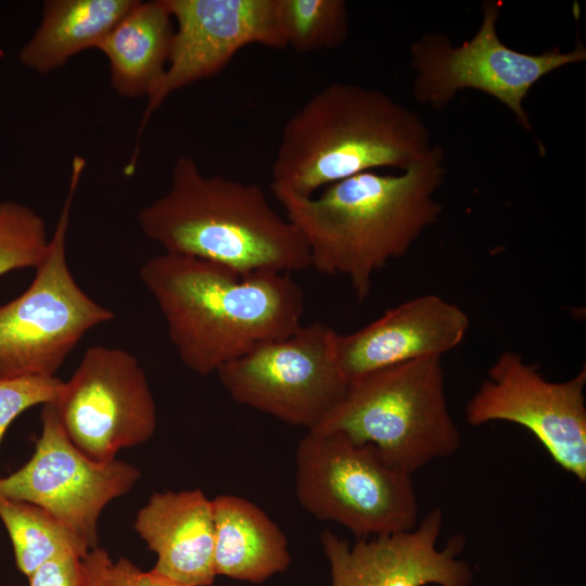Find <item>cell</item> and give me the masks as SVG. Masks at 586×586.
<instances>
[{
  "label": "cell",
  "mask_w": 586,
  "mask_h": 586,
  "mask_svg": "<svg viewBox=\"0 0 586 586\" xmlns=\"http://www.w3.org/2000/svg\"><path fill=\"white\" fill-rule=\"evenodd\" d=\"M335 341L336 332L322 322L302 324L225 365L217 374L237 403L313 431L349 384Z\"/></svg>",
  "instance_id": "9"
},
{
  "label": "cell",
  "mask_w": 586,
  "mask_h": 586,
  "mask_svg": "<svg viewBox=\"0 0 586 586\" xmlns=\"http://www.w3.org/2000/svg\"><path fill=\"white\" fill-rule=\"evenodd\" d=\"M174 28L164 0L138 1L103 39L98 50L107 59L111 85L119 95L153 94L167 67Z\"/></svg>",
  "instance_id": "18"
},
{
  "label": "cell",
  "mask_w": 586,
  "mask_h": 586,
  "mask_svg": "<svg viewBox=\"0 0 586 586\" xmlns=\"http://www.w3.org/2000/svg\"><path fill=\"white\" fill-rule=\"evenodd\" d=\"M135 528L157 555L153 572L184 586L213 584V505L201 489L153 494Z\"/></svg>",
  "instance_id": "16"
},
{
  "label": "cell",
  "mask_w": 586,
  "mask_h": 586,
  "mask_svg": "<svg viewBox=\"0 0 586 586\" xmlns=\"http://www.w3.org/2000/svg\"><path fill=\"white\" fill-rule=\"evenodd\" d=\"M586 371L552 382L514 351L502 352L466 405V421H505L528 430L552 460L586 482Z\"/></svg>",
  "instance_id": "11"
},
{
  "label": "cell",
  "mask_w": 586,
  "mask_h": 586,
  "mask_svg": "<svg viewBox=\"0 0 586 586\" xmlns=\"http://www.w3.org/2000/svg\"><path fill=\"white\" fill-rule=\"evenodd\" d=\"M0 519L14 551L17 569L27 577L46 561L91 549L68 526L36 505L0 498Z\"/></svg>",
  "instance_id": "20"
},
{
  "label": "cell",
  "mask_w": 586,
  "mask_h": 586,
  "mask_svg": "<svg viewBox=\"0 0 586 586\" xmlns=\"http://www.w3.org/2000/svg\"><path fill=\"white\" fill-rule=\"evenodd\" d=\"M442 525L443 511L434 508L410 531L358 539L353 546L324 531L320 540L332 586H470L472 569L460 558L466 540L453 535L438 549Z\"/></svg>",
  "instance_id": "14"
},
{
  "label": "cell",
  "mask_w": 586,
  "mask_h": 586,
  "mask_svg": "<svg viewBox=\"0 0 586 586\" xmlns=\"http://www.w3.org/2000/svg\"><path fill=\"white\" fill-rule=\"evenodd\" d=\"M49 244L40 215L17 202H0V277L15 269L36 268Z\"/></svg>",
  "instance_id": "22"
},
{
  "label": "cell",
  "mask_w": 586,
  "mask_h": 586,
  "mask_svg": "<svg viewBox=\"0 0 586 586\" xmlns=\"http://www.w3.org/2000/svg\"><path fill=\"white\" fill-rule=\"evenodd\" d=\"M105 586H184L152 570L143 572L128 559L111 563L105 573Z\"/></svg>",
  "instance_id": "25"
},
{
  "label": "cell",
  "mask_w": 586,
  "mask_h": 586,
  "mask_svg": "<svg viewBox=\"0 0 586 586\" xmlns=\"http://www.w3.org/2000/svg\"><path fill=\"white\" fill-rule=\"evenodd\" d=\"M82 560L87 573L86 586H105V573L111 563L107 552L97 547L90 550Z\"/></svg>",
  "instance_id": "26"
},
{
  "label": "cell",
  "mask_w": 586,
  "mask_h": 586,
  "mask_svg": "<svg viewBox=\"0 0 586 586\" xmlns=\"http://www.w3.org/2000/svg\"><path fill=\"white\" fill-rule=\"evenodd\" d=\"M504 4L485 1L477 31L456 46L444 35L429 33L410 48L416 72L413 97L433 110H444L463 89L481 91L502 103L520 126L532 131L524 109L531 89L546 75L586 60V48L577 40L573 50L553 47L538 54L525 53L504 43L497 21Z\"/></svg>",
  "instance_id": "8"
},
{
  "label": "cell",
  "mask_w": 586,
  "mask_h": 586,
  "mask_svg": "<svg viewBox=\"0 0 586 586\" xmlns=\"http://www.w3.org/2000/svg\"><path fill=\"white\" fill-rule=\"evenodd\" d=\"M86 161H72L66 199L29 286L0 306V379L53 377L85 334L114 313L77 283L66 257L69 211Z\"/></svg>",
  "instance_id": "7"
},
{
  "label": "cell",
  "mask_w": 586,
  "mask_h": 586,
  "mask_svg": "<svg viewBox=\"0 0 586 586\" xmlns=\"http://www.w3.org/2000/svg\"><path fill=\"white\" fill-rule=\"evenodd\" d=\"M313 431L340 432L358 445H370L386 464L410 475L461 445L437 357L382 368L349 382L341 402Z\"/></svg>",
  "instance_id": "5"
},
{
  "label": "cell",
  "mask_w": 586,
  "mask_h": 586,
  "mask_svg": "<svg viewBox=\"0 0 586 586\" xmlns=\"http://www.w3.org/2000/svg\"><path fill=\"white\" fill-rule=\"evenodd\" d=\"M170 178L167 192L138 214L143 234L165 253L240 275L310 267L305 239L273 209L259 186L206 176L189 156L175 162Z\"/></svg>",
  "instance_id": "4"
},
{
  "label": "cell",
  "mask_w": 586,
  "mask_h": 586,
  "mask_svg": "<svg viewBox=\"0 0 586 586\" xmlns=\"http://www.w3.org/2000/svg\"><path fill=\"white\" fill-rule=\"evenodd\" d=\"M440 145L399 174L365 171L315 196L273 193L305 239L310 267L348 279L358 301L371 293L375 272L403 257L442 212L435 193L445 178Z\"/></svg>",
  "instance_id": "1"
},
{
  "label": "cell",
  "mask_w": 586,
  "mask_h": 586,
  "mask_svg": "<svg viewBox=\"0 0 586 586\" xmlns=\"http://www.w3.org/2000/svg\"><path fill=\"white\" fill-rule=\"evenodd\" d=\"M469 326V316L457 304L425 294L388 308L355 332L336 333L337 358L352 382L394 365L442 358L460 345Z\"/></svg>",
  "instance_id": "15"
},
{
  "label": "cell",
  "mask_w": 586,
  "mask_h": 586,
  "mask_svg": "<svg viewBox=\"0 0 586 586\" xmlns=\"http://www.w3.org/2000/svg\"><path fill=\"white\" fill-rule=\"evenodd\" d=\"M41 423L31 458L0 477V498L41 507L92 550L98 547L102 510L128 493L140 472L125 461L99 462L84 455L64 432L53 404L43 405Z\"/></svg>",
  "instance_id": "12"
},
{
  "label": "cell",
  "mask_w": 586,
  "mask_h": 586,
  "mask_svg": "<svg viewBox=\"0 0 586 586\" xmlns=\"http://www.w3.org/2000/svg\"><path fill=\"white\" fill-rule=\"evenodd\" d=\"M216 575L262 583L290 564L280 527L252 501L222 494L212 500Z\"/></svg>",
  "instance_id": "17"
},
{
  "label": "cell",
  "mask_w": 586,
  "mask_h": 586,
  "mask_svg": "<svg viewBox=\"0 0 586 586\" xmlns=\"http://www.w3.org/2000/svg\"><path fill=\"white\" fill-rule=\"evenodd\" d=\"M28 578L29 586H86L87 573L82 558L68 553L46 561Z\"/></svg>",
  "instance_id": "24"
},
{
  "label": "cell",
  "mask_w": 586,
  "mask_h": 586,
  "mask_svg": "<svg viewBox=\"0 0 586 586\" xmlns=\"http://www.w3.org/2000/svg\"><path fill=\"white\" fill-rule=\"evenodd\" d=\"M64 381L46 375L0 379V443L10 424L26 409L54 404Z\"/></svg>",
  "instance_id": "23"
},
{
  "label": "cell",
  "mask_w": 586,
  "mask_h": 586,
  "mask_svg": "<svg viewBox=\"0 0 586 586\" xmlns=\"http://www.w3.org/2000/svg\"><path fill=\"white\" fill-rule=\"evenodd\" d=\"M174 35L165 74L143 112L135 152L125 168L132 175L139 142L152 114L176 90L221 72L249 44L285 49L275 0H164Z\"/></svg>",
  "instance_id": "13"
},
{
  "label": "cell",
  "mask_w": 586,
  "mask_h": 586,
  "mask_svg": "<svg viewBox=\"0 0 586 586\" xmlns=\"http://www.w3.org/2000/svg\"><path fill=\"white\" fill-rule=\"evenodd\" d=\"M181 362L207 375L302 326L305 295L288 272L240 275L190 256L163 253L139 271Z\"/></svg>",
  "instance_id": "2"
},
{
  "label": "cell",
  "mask_w": 586,
  "mask_h": 586,
  "mask_svg": "<svg viewBox=\"0 0 586 586\" xmlns=\"http://www.w3.org/2000/svg\"><path fill=\"white\" fill-rule=\"evenodd\" d=\"M53 406L71 442L99 462L145 443L156 428L145 372L131 353L118 347L87 348Z\"/></svg>",
  "instance_id": "10"
},
{
  "label": "cell",
  "mask_w": 586,
  "mask_h": 586,
  "mask_svg": "<svg viewBox=\"0 0 586 586\" xmlns=\"http://www.w3.org/2000/svg\"><path fill=\"white\" fill-rule=\"evenodd\" d=\"M300 505L358 539L406 532L418 524L411 475L386 464L370 445L340 432L307 431L295 454Z\"/></svg>",
  "instance_id": "6"
},
{
  "label": "cell",
  "mask_w": 586,
  "mask_h": 586,
  "mask_svg": "<svg viewBox=\"0 0 586 586\" xmlns=\"http://www.w3.org/2000/svg\"><path fill=\"white\" fill-rule=\"evenodd\" d=\"M413 111L382 90L334 81L283 125L271 165V190L309 198L379 168L407 170L431 150Z\"/></svg>",
  "instance_id": "3"
},
{
  "label": "cell",
  "mask_w": 586,
  "mask_h": 586,
  "mask_svg": "<svg viewBox=\"0 0 586 586\" xmlns=\"http://www.w3.org/2000/svg\"><path fill=\"white\" fill-rule=\"evenodd\" d=\"M139 0H48L41 22L23 46L21 63L49 74L87 49H98Z\"/></svg>",
  "instance_id": "19"
},
{
  "label": "cell",
  "mask_w": 586,
  "mask_h": 586,
  "mask_svg": "<svg viewBox=\"0 0 586 586\" xmlns=\"http://www.w3.org/2000/svg\"><path fill=\"white\" fill-rule=\"evenodd\" d=\"M276 17L284 43L297 52L331 50L349 31L344 0H275Z\"/></svg>",
  "instance_id": "21"
}]
</instances>
